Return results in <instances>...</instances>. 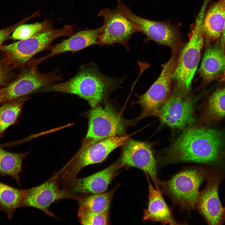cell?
Masks as SVG:
<instances>
[{
    "mask_svg": "<svg viewBox=\"0 0 225 225\" xmlns=\"http://www.w3.org/2000/svg\"><path fill=\"white\" fill-rule=\"evenodd\" d=\"M207 112L212 118H218L225 116V88L217 90L210 97Z\"/></svg>",
    "mask_w": 225,
    "mask_h": 225,
    "instance_id": "25",
    "label": "cell"
},
{
    "mask_svg": "<svg viewBox=\"0 0 225 225\" xmlns=\"http://www.w3.org/2000/svg\"><path fill=\"white\" fill-rule=\"evenodd\" d=\"M30 19V18L28 17L15 24L0 30V47L2 45V43L8 38L11 33L14 31L18 27Z\"/></svg>",
    "mask_w": 225,
    "mask_h": 225,
    "instance_id": "28",
    "label": "cell"
},
{
    "mask_svg": "<svg viewBox=\"0 0 225 225\" xmlns=\"http://www.w3.org/2000/svg\"><path fill=\"white\" fill-rule=\"evenodd\" d=\"M222 80L225 83V72L222 76Z\"/></svg>",
    "mask_w": 225,
    "mask_h": 225,
    "instance_id": "32",
    "label": "cell"
},
{
    "mask_svg": "<svg viewBox=\"0 0 225 225\" xmlns=\"http://www.w3.org/2000/svg\"><path fill=\"white\" fill-rule=\"evenodd\" d=\"M3 91L2 88H0V104L2 103V98L3 97Z\"/></svg>",
    "mask_w": 225,
    "mask_h": 225,
    "instance_id": "31",
    "label": "cell"
},
{
    "mask_svg": "<svg viewBox=\"0 0 225 225\" xmlns=\"http://www.w3.org/2000/svg\"><path fill=\"white\" fill-rule=\"evenodd\" d=\"M225 23V0L211 4L204 16L202 24L204 36L209 41L221 37Z\"/></svg>",
    "mask_w": 225,
    "mask_h": 225,
    "instance_id": "19",
    "label": "cell"
},
{
    "mask_svg": "<svg viewBox=\"0 0 225 225\" xmlns=\"http://www.w3.org/2000/svg\"><path fill=\"white\" fill-rule=\"evenodd\" d=\"M103 30L102 26L94 29H87L74 33L68 38L54 46H51L48 54L38 59H33L31 66H36L56 55L69 52H76L88 47L99 45V40Z\"/></svg>",
    "mask_w": 225,
    "mask_h": 225,
    "instance_id": "15",
    "label": "cell"
},
{
    "mask_svg": "<svg viewBox=\"0 0 225 225\" xmlns=\"http://www.w3.org/2000/svg\"><path fill=\"white\" fill-rule=\"evenodd\" d=\"M149 39L179 51L181 43L175 29L164 23L143 18L134 14L129 8L120 1L117 8Z\"/></svg>",
    "mask_w": 225,
    "mask_h": 225,
    "instance_id": "10",
    "label": "cell"
},
{
    "mask_svg": "<svg viewBox=\"0 0 225 225\" xmlns=\"http://www.w3.org/2000/svg\"><path fill=\"white\" fill-rule=\"evenodd\" d=\"M88 131L82 145L87 146L124 131L122 120L109 102L93 108L88 114Z\"/></svg>",
    "mask_w": 225,
    "mask_h": 225,
    "instance_id": "8",
    "label": "cell"
},
{
    "mask_svg": "<svg viewBox=\"0 0 225 225\" xmlns=\"http://www.w3.org/2000/svg\"><path fill=\"white\" fill-rule=\"evenodd\" d=\"M78 216L83 225H107L108 214L98 213L79 205Z\"/></svg>",
    "mask_w": 225,
    "mask_h": 225,
    "instance_id": "26",
    "label": "cell"
},
{
    "mask_svg": "<svg viewBox=\"0 0 225 225\" xmlns=\"http://www.w3.org/2000/svg\"><path fill=\"white\" fill-rule=\"evenodd\" d=\"M220 181L217 176L210 178L207 187L200 193L197 203L200 212L211 225L221 224L224 213L218 195Z\"/></svg>",
    "mask_w": 225,
    "mask_h": 225,
    "instance_id": "17",
    "label": "cell"
},
{
    "mask_svg": "<svg viewBox=\"0 0 225 225\" xmlns=\"http://www.w3.org/2000/svg\"><path fill=\"white\" fill-rule=\"evenodd\" d=\"M202 9L192 29L188 42L179 56L172 78L177 85L190 91L192 80L200 59L201 52L204 43V36L202 24L204 16Z\"/></svg>",
    "mask_w": 225,
    "mask_h": 225,
    "instance_id": "4",
    "label": "cell"
},
{
    "mask_svg": "<svg viewBox=\"0 0 225 225\" xmlns=\"http://www.w3.org/2000/svg\"><path fill=\"white\" fill-rule=\"evenodd\" d=\"M49 22L45 20L40 23L20 25L13 32L10 37L14 40H21L30 38L44 29Z\"/></svg>",
    "mask_w": 225,
    "mask_h": 225,
    "instance_id": "27",
    "label": "cell"
},
{
    "mask_svg": "<svg viewBox=\"0 0 225 225\" xmlns=\"http://www.w3.org/2000/svg\"><path fill=\"white\" fill-rule=\"evenodd\" d=\"M119 80L102 73L95 64L82 66L72 78L64 82L52 84L40 89L39 92H55L77 95L87 100L93 108L109 93L118 88Z\"/></svg>",
    "mask_w": 225,
    "mask_h": 225,
    "instance_id": "2",
    "label": "cell"
},
{
    "mask_svg": "<svg viewBox=\"0 0 225 225\" xmlns=\"http://www.w3.org/2000/svg\"><path fill=\"white\" fill-rule=\"evenodd\" d=\"M220 45L223 48L225 46V23L223 32L220 37Z\"/></svg>",
    "mask_w": 225,
    "mask_h": 225,
    "instance_id": "30",
    "label": "cell"
},
{
    "mask_svg": "<svg viewBox=\"0 0 225 225\" xmlns=\"http://www.w3.org/2000/svg\"><path fill=\"white\" fill-rule=\"evenodd\" d=\"M190 91L176 85L155 116L171 128H182L194 121L192 99Z\"/></svg>",
    "mask_w": 225,
    "mask_h": 225,
    "instance_id": "9",
    "label": "cell"
},
{
    "mask_svg": "<svg viewBox=\"0 0 225 225\" xmlns=\"http://www.w3.org/2000/svg\"><path fill=\"white\" fill-rule=\"evenodd\" d=\"M145 173L148 183L149 196L148 206L144 210L143 220L158 222L164 224H177L158 187L154 188L147 174Z\"/></svg>",
    "mask_w": 225,
    "mask_h": 225,
    "instance_id": "18",
    "label": "cell"
},
{
    "mask_svg": "<svg viewBox=\"0 0 225 225\" xmlns=\"http://www.w3.org/2000/svg\"><path fill=\"white\" fill-rule=\"evenodd\" d=\"M225 70V55L221 45L208 48L205 50L199 69L201 76L209 81L217 77Z\"/></svg>",
    "mask_w": 225,
    "mask_h": 225,
    "instance_id": "20",
    "label": "cell"
},
{
    "mask_svg": "<svg viewBox=\"0 0 225 225\" xmlns=\"http://www.w3.org/2000/svg\"></svg>",
    "mask_w": 225,
    "mask_h": 225,
    "instance_id": "33",
    "label": "cell"
},
{
    "mask_svg": "<svg viewBox=\"0 0 225 225\" xmlns=\"http://www.w3.org/2000/svg\"><path fill=\"white\" fill-rule=\"evenodd\" d=\"M37 66L29 67L16 79L2 88V103L26 96L62 79L57 72L41 73Z\"/></svg>",
    "mask_w": 225,
    "mask_h": 225,
    "instance_id": "11",
    "label": "cell"
},
{
    "mask_svg": "<svg viewBox=\"0 0 225 225\" xmlns=\"http://www.w3.org/2000/svg\"><path fill=\"white\" fill-rule=\"evenodd\" d=\"M129 137V135H114L88 145H82L63 170V178L66 182L72 183L82 169L88 165L103 162L112 152L123 145Z\"/></svg>",
    "mask_w": 225,
    "mask_h": 225,
    "instance_id": "5",
    "label": "cell"
},
{
    "mask_svg": "<svg viewBox=\"0 0 225 225\" xmlns=\"http://www.w3.org/2000/svg\"><path fill=\"white\" fill-rule=\"evenodd\" d=\"M98 15L102 17L104 21L99 45L117 43L128 49V41L133 34L139 32L137 27L117 8H105L100 11Z\"/></svg>",
    "mask_w": 225,
    "mask_h": 225,
    "instance_id": "12",
    "label": "cell"
},
{
    "mask_svg": "<svg viewBox=\"0 0 225 225\" xmlns=\"http://www.w3.org/2000/svg\"><path fill=\"white\" fill-rule=\"evenodd\" d=\"M204 177L203 171L189 169L182 171L170 180L160 183L176 202L185 208L193 209L197 205L199 187Z\"/></svg>",
    "mask_w": 225,
    "mask_h": 225,
    "instance_id": "7",
    "label": "cell"
},
{
    "mask_svg": "<svg viewBox=\"0 0 225 225\" xmlns=\"http://www.w3.org/2000/svg\"><path fill=\"white\" fill-rule=\"evenodd\" d=\"M122 167L119 159L106 168L89 176L76 178L72 184L70 193L94 194L105 192Z\"/></svg>",
    "mask_w": 225,
    "mask_h": 225,
    "instance_id": "16",
    "label": "cell"
},
{
    "mask_svg": "<svg viewBox=\"0 0 225 225\" xmlns=\"http://www.w3.org/2000/svg\"><path fill=\"white\" fill-rule=\"evenodd\" d=\"M6 64L4 61L0 59V86L5 82L8 78V69Z\"/></svg>",
    "mask_w": 225,
    "mask_h": 225,
    "instance_id": "29",
    "label": "cell"
},
{
    "mask_svg": "<svg viewBox=\"0 0 225 225\" xmlns=\"http://www.w3.org/2000/svg\"><path fill=\"white\" fill-rule=\"evenodd\" d=\"M123 145L119 158L122 166L136 168L143 171L150 176L156 187H158L156 162L150 144L130 140Z\"/></svg>",
    "mask_w": 225,
    "mask_h": 225,
    "instance_id": "13",
    "label": "cell"
},
{
    "mask_svg": "<svg viewBox=\"0 0 225 225\" xmlns=\"http://www.w3.org/2000/svg\"><path fill=\"white\" fill-rule=\"evenodd\" d=\"M221 145L216 130L192 127L186 129L168 149V160L208 163L218 158Z\"/></svg>",
    "mask_w": 225,
    "mask_h": 225,
    "instance_id": "1",
    "label": "cell"
},
{
    "mask_svg": "<svg viewBox=\"0 0 225 225\" xmlns=\"http://www.w3.org/2000/svg\"><path fill=\"white\" fill-rule=\"evenodd\" d=\"M24 191L0 182V208L6 213L9 219L17 209L23 206Z\"/></svg>",
    "mask_w": 225,
    "mask_h": 225,
    "instance_id": "23",
    "label": "cell"
},
{
    "mask_svg": "<svg viewBox=\"0 0 225 225\" xmlns=\"http://www.w3.org/2000/svg\"><path fill=\"white\" fill-rule=\"evenodd\" d=\"M78 196L60 189L57 180L55 178H53L35 187L25 190L23 206L37 208L47 215L55 218L48 209L52 203L65 198H72L76 200Z\"/></svg>",
    "mask_w": 225,
    "mask_h": 225,
    "instance_id": "14",
    "label": "cell"
},
{
    "mask_svg": "<svg viewBox=\"0 0 225 225\" xmlns=\"http://www.w3.org/2000/svg\"><path fill=\"white\" fill-rule=\"evenodd\" d=\"M74 28L65 25L61 29L53 27L50 21L42 30L28 38L6 45H2L1 51L5 61L15 68L27 66L33 57L44 50H50L52 42L58 38L71 36L74 33Z\"/></svg>",
    "mask_w": 225,
    "mask_h": 225,
    "instance_id": "3",
    "label": "cell"
},
{
    "mask_svg": "<svg viewBox=\"0 0 225 225\" xmlns=\"http://www.w3.org/2000/svg\"><path fill=\"white\" fill-rule=\"evenodd\" d=\"M29 99L26 95L3 103L0 107V138L8 128L17 122L23 106Z\"/></svg>",
    "mask_w": 225,
    "mask_h": 225,
    "instance_id": "22",
    "label": "cell"
},
{
    "mask_svg": "<svg viewBox=\"0 0 225 225\" xmlns=\"http://www.w3.org/2000/svg\"><path fill=\"white\" fill-rule=\"evenodd\" d=\"M178 52L172 51L170 59L162 65V72L156 81L145 93L137 95L138 100L135 103L142 109L138 120L155 116L169 97L171 82L179 56Z\"/></svg>",
    "mask_w": 225,
    "mask_h": 225,
    "instance_id": "6",
    "label": "cell"
},
{
    "mask_svg": "<svg viewBox=\"0 0 225 225\" xmlns=\"http://www.w3.org/2000/svg\"><path fill=\"white\" fill-rule=\"evenodd\" d=\"M115 189L90 195L79 196L77 200L79 205L93 212L108 214L110 203Z\"/></svg>",
    "mask_w": 225,
    "mask_h": 225,
    "instance_id": "24",
    "label": "cell"
},
{
    "mask_svg": "<svg viewBox=\"0 0 225 225\" xmlns=\"http://www.w3.org/2000/svg\"><path fill=\"white\" fill-rule=\"evenodd\" d=\"M6 146H9L8 143L0 144V175L10 176L19 184V174L22 171V161L29 152H9L2 148Z\"/></svg>",
    "mask_w": 225,
    "mask_h": 225,
    "instance_id": "21",
    "label": "cell"
}]
</instances>
